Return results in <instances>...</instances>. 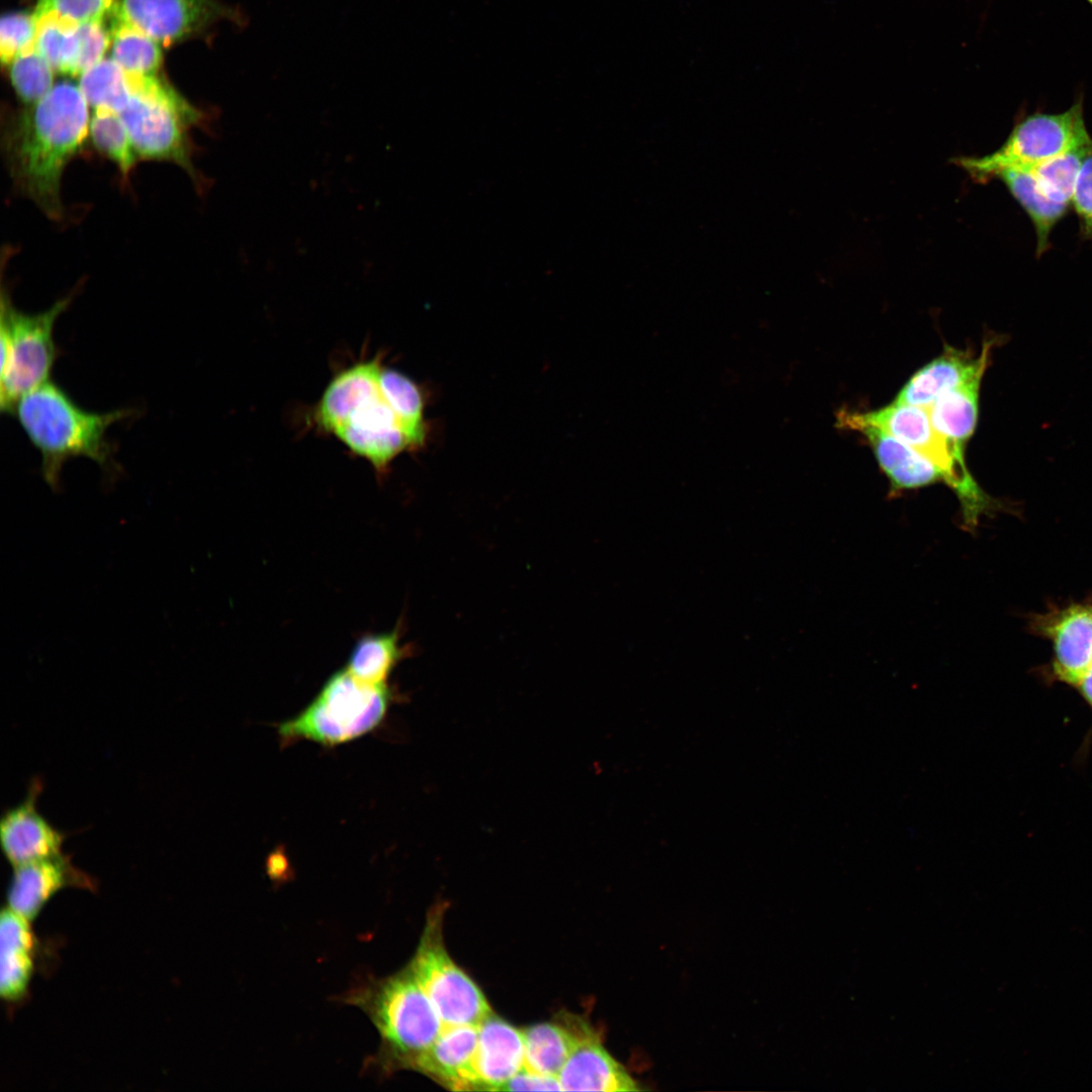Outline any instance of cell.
<instances>
[{
    "mask_svg": "<svg viewBox=\"0 0 1092 1092\" xmlns=\"http://www.w3.org/2000/svg\"><path fill=\"white\" fill-rule=\"evenodd\" d=\"M114 4L113 0H37L34 16L55 17L73 23L104 20Z\"/></svg>",
    "mask_w": 1092,
    "mask_h": 1092,
    "instance_id": "32",
    "label": "cell"
},
{
    "mask_svg": "<svg viewBox=\"0 0 1092 1092\" xmlns=\"http://www.w3.org/2000/svg\"><path fill=\"white\" fill-rule=\"evenodd\" d=\"M343 1002L363 1011L377 1029L380 1046L371 1062L388 1075L411 1070L445 1026L408 964L350 990Z\"/></svg>",
    "mask_w": 1092,
    "mask_h": 1092,
    "instance_id": "3",
    "label": "cell"
},
{
    "mask_svg": "<svg viewBox=\"0 0 1092 1092\" xmlns=\"http://www.w3.org/2000/svg\"><path fill=\"white\" fill-rule=\"evenodd\" d=\"M478 1025H445L435 1042L413 1064L411 1070L454 1091L477 1090L474 1058Z\"/></svg>",
    "mask_w": 1092,
    "mask_h": 1092,
    "instance_id": "15",
    "label": "cell"
},
{
    "mask_svg": "<svg viewBox=\"0 0 1092 1092\" xmlns=\"http://www.w3.org/2000/svg\"><path fill=\"white\" fill-rule=\"evenodd\" d=\"M111 59L131 77L156 76L162 62L160 43L142 30L110 18Z\"/></svg>",
    "mask_w": 1092,
    "mask_h": 1092,
    "instance_id": "24",
    "label": "cell"
},
{
    "mask_svg": "<svg viewBox=\"0 0 1092 1092\" xmlns=\"http://www.w3.org/2000/svg\"><path fill=\"white\" fill-rule=\"evenodd\" d=\"M37 21L34 14L23 11L6 13L0 21V57L9 65L19 54L34 47Z\"/></svg>",
    "mask_w": 1092,
    "mask_h": 1092,
    "instance_id": "31",
    "label": "cell"
},
{
    "mask_svg": "<svg viewBox=\"0 0 1092 1092\" xmlns=\"http://www.w3.org/2000/svg\"><path fill=\"white\" fill-rule=\"evenodd\" d=\"M8 67L12 87L26 104L38 102L55 85L54 69L34 47L16 56Z\"/></svg>",
    "mask_w": 1092,
    "mask_h": 1092,
    "instance_id": "30",
    "label": "cell"
},
{
    "mask_svg": "<svg viewBox=\"0 0 1092 1092\" xmlns=\"http://www.w3.org/2000/svg\"><path fill=\"white\" fill-rule=\"evenodd\" d=\"M76 31L78 37L77 75H81L104 59L111 40V30L104 24V20H99L79 23Z\"/></svg>",
    "mask_w": 1092,
    "mask_h": 1092,
    "instance_id": "33",
    "label": "cell"
},
{
    "mask_svg": "<svg viewBox=\"0 0 1092 1092\" xmlns=\"http://www.w3.org/2000/svg\"><path fill=\"white\" fill-rule=\"evenodd\" d=\"M837 421H855L876 426L930 460L942 473L943 482L956 493L965 529L974 531L983 516L1002 509V504L974 479L966 462L958 460L944 438L933 427L928 408L892 402L867 412H840Z\"/></svg>",
    "mask_w": 1092,
    "mask_h": 1092,
    "instance_id": "5",
    "label": "cell"
},
{
    "mask_svg": "<svg viewBox=\"0 0 1092 1092\" xmlns=\"http://www.w3.org/2000/svg\"><path fill=\"white\" fill-rule=\"evenodd\" d=\"M88 102L79 86L62 81L2 129V150L14 186L49 217L63 215L61 180L89 134Z\"/></svg>",
    "mask_w": 1092,
    "mask_h": 1092,
    "instance_id": "1",
    "label": "cell"
},
{
    "mask_svg": "<svg viewBox=\"0 0 1092 1092\" xmlns=\"http://www.w3.org/2000/svg\"><path fill=\"white\" fill-rule=\"evenodd\" d=\"M79 88L95 109L120 113L131 95L129 76L112 60L103 59L80 75Z\"/></svg>",
    "mask_w": 1092,
    "mask_h": 1092,
    "instance_id": "25",
    "label": "cell"
},
{
    "mask_svg": "<svg viewBox=\"0 0 1092 1092\" xmlns=\"http://www.w3.org/2000/svg\"><path fill=\"white\" fill-rule=\"evenodd\" d=\"M525 1066L522 1029L493 1013L478 1024L474 1058L477 1090L498 1091Z\"/></svg>",
    "mask_w": 1092,
    "mask_h": 1092,
    "instance_id": "18",
    "label": "cell"
},
{
    "mask_svg": "<svg viewBox=\"0 0 1092 1092\" xmlns=\"http://www.w3.org/2000/svg\"><path fill=\"white\" fill-rule=\"evenodd\" d=\"M10 415L40 454L43 479L56 488L63 466L71 458L86 457L100 466L110 463L108 430L130 416L131 411H87L50 379L23 394Z\"/></svg>",
    "mask_w": 1092,
    "mask_h": 1092,
    "instance_id": "2",
    "label": "cell"
},
{
    "mask_svg": "<svg viewBox=\"0 0 1092 1092\" xmlns=\"http://www.w3.org/2000/svg\"><path fill=\"white\" fill-rule=\"evenodd\" d=\"M390 693L386 684L372 685L337 671L299 715L282 723L284 739H308L325 745L350 741L375 728L384 717Z\"/></svg>",
    "mask_w": 1092,
    "mask_h": 1092,
    "instance_id": "6",
    "label": "cell"
},
{
    "mask_svg": "<svg viewBox=\"0 0 1092 1092\" xmlns=\"http://www.w3.org/2000/svg\"><path fill=\"white\" fill-rule=\"evenodd\" d=\"M71 887L94 889L95 882L63 852L22 863L14 867L7 893L8 906L31 921L59 891Z\"/></svg>",
    "mask_w": 1092,
    "mask_h": 1092,
    "instance_id": "14",
    "label": "cell"
},
{
    "mask_svg": "<svg viewBox=\"0 0 1092 1092\" xmlns=\"http://www.w3.org/2000/svg\"><path fill=\"white\" fill-rule=\"evenodd\" d=\"M837 422L842 429L864 436L889 479L891 494L943 482L941 471L930 460L884 430L855 421Z\"/></svg>",
    "mask_w": 1092,
    "mask_h": 1092,
    "instance_id": "16",
    "label": "cell"
},
{
    "mask_svg": "<svg viewBox=\"0 0 1092 1092\" xmlns=\"http://www.w3.org/2000/svg\"><path fill=\"white\" fill-rule=\"evenodd\" d=\"M575 1045L558 1074L562 1091L629 1092L642 1088L583 1020L574 1019Z\"/></svg>",
    "mask_w": 1092,
    "mask_h": 1092,
    "instance_id": "13",
    "label": "cell"
},
{
    "mask_svg": "<svg viewBox=\"0 0 1092 1092\" xmlns=\"http://www.w3.org/2000/svg\"><path fill=\"white\" fill-rule=\"evenodd\" d=\"M1072 202L1079 215L1084 235L1092 239V143L1083 160Z\"/></svg>",
    "mask_w": 1092,
    "mask_h": 1092,
    "instance_id": "34",
    "label": "cell"
},
{
    "mask_svg": "<svg viewBox=\"0 0 1092 1092\" xmlns=\"http://www.w3.org/2000/svg\"><path fill=\"white\" fill-rule=\"evenodd\" d=\"M379 372L367 381L331 434L383 472L397 455L420 448L425 441L404 425L383 396Z\"/></svg>",
    "mask_w": 1092,
    "mask_h": 1092,
    "instance_id": "10",
    "label": "cell"
},
{
    "mask_svg": "<svg viewBox=\"0 0 1092 1092\" xmlns=\"http://www.w3.org/2000/svg\"><path fill=\"white\" fill-rule=\"evenodd\" d=\"M72 296L56 301L46 310L27 313L17 309L8 293L1 295L0 406L11 414L25 393L50 380L57 359L54 329Z\"/></svg>",
    "mask_w": 1092,
    "mask_h": 1092,
    "instance_id": "7",
    "label": "cell"
},
{
    "mask_svg": "<svg viewBox=\"0 0 1092 1092\" xmlns=\"http://www.w3.org/2000/svg\"><path fill=\"white\" fill-rule=\"evenodd\" d=\"M41 788L40 780L33 779L25 798L1 817V848L13 867L62 853L65 832L52 825L37 810Z\"/></svg>",
    "mask_w": 1092,
    "mask_h": 1092,
    "instance_id": "12",
    "label": "cell"
},
{
    "mask_svg": "<svg viewBox=\"0 0 1092 1092\" xmlns=\"http://www.w3.org/2000/svg\"><path fill=\"white\" fill-rule=\"evenodd\" d=\"M89 138L95 149L127 177L139 156L120 115L108 109H95L89 122Z\"/></svg>",
    "mask_w": 1092,
    "mask_h": 1092,
    "instance_id": "26",
    "label": "cell"
},
{
    "mask_svg": "<svg viewBox=\"0 0 1092 1092\" xmlns=\"http://www.w3.org/2000/svg\"><path fill=\"white\" fill-rule=\"evenodd\" d=\"M1092 142L1083 116L1082 100L1057 113H1033L1018 122L1006 142L983 157H964L956 163L973 178L986 180L1004 169H1030L1075 147Z\"/></svg>",
    "mask_w": 1092,
    "mask_h": 1092,
    "instance_id": "9",
    "label": "cell"
},
{
    "mask_svg": "<svg viewBox=\"0 0 1092 1092\" xmlns=\"http://www.w3.org/2000/svg\"><path fill=\"white\" fill-rule=\"evenodd\" d=\"M446 905L428 912L418 947L408 963L444 1025H478L492 1009L476 983L453 961L444 941Z\"/></svg>",
    "mask_w": 1092,
    "mask_h": 1092,
    "instance_id": "8",
    "label": "cell"
},
{
    "mask_svg": "<svg viewBox=\"0 0 1092 1092\" xmlns=\"http://www.w3.org/2000/svg\"><path fill=\"white\" fill-rule=\"evenodd\" d=\"M994 346L987 340L977 357L947 347L935 359L916 371L897 394L894 402L928 407L945 390L985 372Z\"/></svg>",
    "mask_w": 1092,
    "mask_h": 1092,
    "instance_id": "17",
    "label": "cell"
},
{
    "mask_svg": "<svg viewBox=\"0 0 1092 1092\" xmlns=\"http://www.w3.org/2000/svg\"><path fill=\"white\" fill-rule=\"evenodd\" d=\"M984 373H976L945 390L927 407L933 427L960 461L966 462L965 447L977 426Z\"/></svg>",
    "mask_w": 1092,
    "mask_h": 1092,
    "instance_id": "20",
    "label": "cell"
},
{
    "mask_svg": "<svg viewBox=\"0 0 1092 1092\" xmlns=\"http://www.w3.org/2000/svg\"><path fill=\"white\" fill-rule=\"evenodd\" d=\"M561 1090L556 1076L543 1075L523 1068L509 1079L498 1091H552Z\"/></svg>",
    "mask_w": 1092,
    "mask_h": 1092,
    "instance_id": "35",
    "label": "cell"
},
{
    "mask_svg": "<svg viewBox=\"0 0 1092 1092\" xmlns=\"http://www.w3.org/2000/svg\"><path fill=\"white\" fill-rule=\"evenodd\" d=\"M111 19L127 23L168 47L200 32L234 10L215 0H116Z\"/></svg>",
    "mask_w": 1092,
    "mask_h": 1092,
    "instance_id": "11",
    "label": "cell"
},
{
    "mask_svg": "<svg viewBox=\"0 0 1092 1092\" xmlns=\"http://www.w3.org/2000/svg\"><path fill=\"white\" fill-rule=\"evenodd\" d=\"M995 177L1000 178L1033 222L1036 234V253L1044 252L1050 234L1063 217L1068 205L1051 200L1038 187L1032 174L1025 169H1004Z\"/></svg>",
    "mask_w": 1092,
    "mask_h": 1092,
    "instance_id": "22",
    "label": "cell"
},
{
    "mask_svg": "<svg viewBox=\"0 0 1092 1092\" xmlns=\"http://www.w3.org/2000/svg\"><path fill=\"white\" fill-rule=\"evenodd\" d=\"M522 1031L525 1045L524 1068L558 1078L576 1042L574 1028L556 1022H542L523 1028Z\"/></svg>",
    "mask_w": 1092,
    "mask_h": 1092,
    "instance_id": "21",
    "label": "cell"
},
{
    "mask_svg": "<svg viewBox=\"0 0 1092 1092\" xmlns=\"http://www.w3.org/2000/svg\"><path fill=\"white\" fill-rule=\"evenodd\" d=\"M129 79L131 95L118 114L139 159L176 163L197 181L189 131L201 122L202 112L157 75Z\"/></svg>",
    "mask_w": 1092,
    "mask_h": 1092,
    "instance_id": "4",
    "label": "cell"
},
{
    "mask_svg": "<svg viewBox=\"0 0 1092 1092\" xmlns=\"http://www.w3.org/2000/svg\"><path fill=\"white\" fill-rule=\"evenodd\" d=\"M379 387L404 425L423 441L427 437L424 420V398L419 386L402 373L382 366Z\"/></svg>",
    "mask_w": 1092,
    "mask_h": 1092,
    "instance_id": "29",
    "label": "cell"
},
{
    "mask_svg": "<svg viewBox=\"0 0 1092 1092\" xmlns=\"http://www.w3.org/2000/svg\"><path fill=\"white\" fill-rule=\"evenodd\" d=\"M1092 5V0H1087Z\"/></svg>",
    "mask_w": 1092,
    "mask_h": 1092,
    "instance_id": "36",
    "label": "cell"
},
{
    "mask_svg": "<svg viewBox=\"0 0 1092 1092\" xmlns=\"http://www.w3.org/2000/svg\"><path fill=\"white\" fill-rule=\"evenodd\" d=\"M1091 143L1075 147L1027 169L1040 190L1054 202L1069 205L1072 201L1080 169Z\"/></svg>",
    "mask_w": 1092,
    "mask_h": 1092,
    "instance_id": "27",
    "label": "cell"
},
{
    "mask_svg": "<svg viewBox=\"0 0 1092 1092\" xmlns=\"http://www.w3.org/2000/svg\"><path fill=\"white\" fill-rule=\"evenodd\" d=\"M34 49L50 63L54 71L77 75V23L55 17L37 19Z\"/></svg>",
    "mask_w": 1092,
    "mask_h": 1092,
    "instance_id": "28",
    "label": "cell"
},
{
    "mask_svg": "<svg viewBox=\"0 0 1092 1092\" xmlns=\"http://www.w3.org/2000/svg\"><path fill=\"white\" fill-rule=\"evenodd\" d=\"M403 654L396 630L364 636L356 642L346 669L361 681L382 685Z\"/></svg>",
    "mask_w": 1092,
    "mask_h": 1092,
    "instance_id": "23",
    "label": "cell"
},
{
    "mask_svg": "<svg viewBox=\"0 0 1092 1092\" xmlns=\"http://www.w3.org/2000/svg\"><path fill=\"white\" fill-rule=\"evenodd\" d=\"M0 993L8 1002L22 999L32 978L35 938L25 919L9 907L0 919Z\"/></svg>",
    "mask_w": 1092,
    "mask_h": 1092,
    "instance_id": "19",
    "label": "cell"
}]
</instances>
